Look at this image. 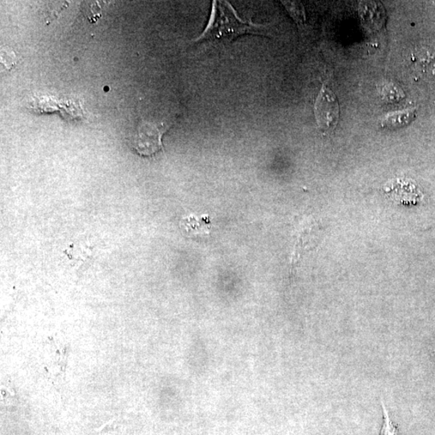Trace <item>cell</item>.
<instances>
[{
    "label": "cell",
    "mask_w": 435,
    "mask_h": 435,
    "mask_svg": "<svg viewBox=\"0 0 435 435\" xmlns=\"http://www.w3.org/2000/svg\"><path fill=\"white\" fill-rule=\"evenodd\" d=\"M385 192L392 201L398 203H415V198L419 197V192L415 186L407 181L398 180L386 188Z\"/></svg>",
    "instance_id": "cell-4"
},
{
    "label": "cell",
    "mask_w": 435,
    "mask_h": 435,
    "mask_svg": "<svg viewBox=\"0 0 435 435\" xmlns=\"http://www.w3.org/2000/svg\"><path fill=\"white\" fill-rule=\"evenodd\" d=\"M266 32L267 28L262 24L240 19L229 3L214 1L208 26L195 41H220L229 43L242 35H264Z\"/></svg>",
    "instance_id": "cell-1"
},
{
    "label": "cell",
    "mask_w": 435,
    "mask_h": 435,
    "mask_svg": "<svg viewBox=\"0 0 435 435\" xmlns=\"http://www.w3.org/2000/svg\"><path fill=\"white\" fill-rule=\"evenodd\" d=\"M181 227L190 235L210 234L211 220L208 215H190L183 218Z\"/></svg>",
    "instance_id": "cell-5"
},
{
    "label": "cell",
    "mask_w": 435,
    "mask_h": 435,
    "mask_svg": "<svg viewBox=\"0 0 435 435\" xmlns=\"http://www.w3.org/2000/svg\"><path fill=\"white\" fill-rule=\"evenodd\" d=\"M165 131V126L142 122L131 139V147L141 156H153L163 149L161 139Z\"/></svg>",
    "instance_id": "cell-2"
},
{
    "label": "cell",
    "mask_w": 435,
    "mask_h": 435,
    "mask_svg": "<svg viewBox=\"0 0 435 435\" xmlns=\"http://www.w3.org/2000/svg\"><path fill=\"white\" fill-rule=\"evenodd\" d=\"M415 116L414 109L402 112H397L387 114L382 119V126L385 128L395 129L407 125L413 120Z\"/></svg>",
    "instance_id": "cell-6"
},
{
    "label": "cell",
    "mask_w": 435,
    "mask_h": 435,
    "mask_svg": "<svg viewBox=\"0 0 435 435\" xmlns=\"http://www.w3.org/2000/svg\"><path fill=\"white\" fill-rule=\"evenodd\" d=\"M316 116L319 126L326 129L334 127L338 119V105L335 96L325 87L316 102Z\"/></svg>",
    "instance_id": "cell-3"
},
{
    "label": "cell",
    "mask_w": 435,
    "mask_h": 435,
    "mask_svg": "<svg viewBox=\"0 0 435 435\" xmlns=\"http://www.w3.org/2000/svg\"><path fill=\"white\" fill-rule=\"evenodd\" d=\"M382 404L384 414V423L382 428V431H380V435H399L397 427L394 425V423L391 421L388 410H387L384 402H382Z\"/></svg>",
    "instance_id": "cell-7"
}]
</instances>
